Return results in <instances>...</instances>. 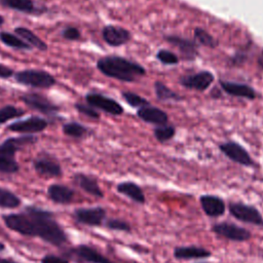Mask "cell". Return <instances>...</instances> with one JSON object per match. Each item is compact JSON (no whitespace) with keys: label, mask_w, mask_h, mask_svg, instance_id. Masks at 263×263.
Masks as SVG:
<instances>
[{"label":"cell","mask_w":263,"mask_h":263,"mask_svg":"<svg viewBox=\"0 0 263 263\" xmlns=\"http://www.w3.org/2000/svg\"><path fill=\"white\" fill-rule=\"evenodd\" d=\"M2 219L9 229L22 235L39 237L55 247L67 241V235L54 215L35 205H28L21 213L4 215Z\"/></svg>","instance_id":"cell-1"},{"label":"cell","mask_w":263,"mask_h":263,"mask_svg":"<svg viewBox=\"0 0 263 263\" xmlns=\"http://www.w3.org/2000/svg\"><path fill=\"white\" fill-rule=\"evenodd\" d=\"M97 68L105 76L124 82H134L146 74L142 65L117 55L101 58L97 62Z\"/></svg>","instance_id":"cell-2"},{"label":"cell","mask_w":263,"mask_h":263,"mask_svg":"<svg viewBox=\"0 0 263 263\" xmlns=\"http://www.w3.org/2000/svg\"><path fill=\"white\" fill-rule=\"evenodd\" d=\"M14 79L20 84L36 88H49L57 82L50 73L37 69L18 71L14 74Z\"/></svg>","instance_id":"cell-3"},{"label":"cell","mask_w":263,"mask_h":263,"mask_svg":"<svg viewBox=\"0 0 263 263\" xmlns=\"http://www.w3.org/2000/svg\"><path fill=\"white\" fill-rule=\"evenodd\" d=\"M228 212L237 221L263 227V216L253 204L242 201H230L228 203Z\"/></svg>","instance_id":"cell-4"},{"label":"cell","mask_w":263,"mask_h":263,"mask_svg":"<svg viewBox=\"0 0 263 263\" xmlns=\"http://www.w3.org/2000/svg\"><path fill=\"white\" fill-rule=\"evenodd\" d=\"M211 231L220 238L227 239L229 241L242 242L251 238L252 233L245 227L238 226L237 224L231 223L229 221H222L215 223L211 227Z\"/></svg>","instance_id":"cell-5"},{"label":"cell","mask_w":263,"mask_h":263,"mask_svg":"<svg viewBox=\"0 0 263 263\" xmlns=\"http://www.w3.org/2000/svg\"><path fill=\"white\" fill-rule=\"evenodd\" d=\"M219 149L227 158L235 163L247 167L256 166V162L253 160L249 152L240 144L234 141H228L220 144Z\"/></svg>","instance_id":"cell-6"},{"label":"cell","mask_w":263,"mask_h":263,"mask_svg":"<svg viewBox=\"0 0 263 263\" xmlns=\"http://www.w3.org/2000/svg\"><path fill=\"white\" fill-rule=\"evenodd\" d=\"M106 210L102 206L79 208L73 213V217L77 223L91 227L103 225L106 220Z\"/></svg>","instance_id":"cell-7"},{"label":"cell","mask_w":263,"mask_h":263,"mask_svg":"<svg viewBox=\"0 0 263 263\" xmlns=\"http://www.w3.org/2000/svg\"><path fill=\"white\" fill-rule=\"evenodd\" d=\"M68 256L79 263H114L98 250L87 245H79L72 248L69 251Z\"/></svg>","instance_id":"cell-8"},{"label":"cell","mask_w":263,"mask_h":263,"mask_svg":"<svg viewBox=\"0 0 263 263\" xmlns=\"http://www.w3.org/2000/svg\"><path fill=\"white\" fill-rule=\"evenodd\" d=\"M86 103L95 109L102 110L111 115H120L123 113V107L115 100L97 92H89L85 96Z\"/></svg>","instance_id":"cell-9"},{"label":"cell","mask_w":263,"mask_h":263,"mask_svg":"<svg viewBox=\"0 0 263 263\" xmlns=\"http://www.w3.org/2000/svg\"><path fill=\"white\" fill-rule=\"evenodd\" d=\"M48 125V121L40 116H30L27 119L16 120L10 123L7 128L13 133L25 135H33L44 130Z\"/></svg>","instance_id":"cell-10"},{"label":"cell","mask_w":263,"mask_h":263,"mask_svg":"<svg viewBox=\"0 0 263 263\" xmlns=\"http://www.w3.org/2000/svg\"><path fill=\"white\" fill-rule=\"evenodd\" d=\"M21 99L29 108L45 115H53L59 112V107L40 93L28 92L23 95Z\"/></svg>","instance_id":"cell-11"},{"label":"cell","mask_w":263,"mask_h":263,"mask_svg":"<svg viewBox=\"0 0 263 263\" xmlns=\"http://www.w3.org/2000/svg\"><path fill=\"white\" fill-rule=\"evenodd\" d=\"M214 75L210 71H200L194 74L182 76L180 78V84L189 89H195L199 91L206 90L214 82Z\"/></svg>","instance_id":"cell-12"},{"label":"cell","mask_w":263,"mask_h":263,"mask_svg":"<svg viewBox=\"0 0 263 263\" xmlns=\"http://www.w3.org/2000/svg\"><path fill=\"white\" fill-rule=\"evenodd\" d=\"M199 203L202 212L210 218L222 217L226 212V203L224 199L216 194L200 195Z\"/></svg>","instance_id":"cell-13"},{"label":"cell","mask_w":263,"mask_h":263,"mask_svg":"<svg viewBox=\"0 0 263 263\" xmlns=\"http://www.w3.org/2000/svg\"><path fill=\"white\" fill-rule=\"evenodd\" d=\"M33 167L36 173L46 178H57L62 175L60 163L49 155H39L33 160Z\"/></svg>","instance_id":"cell-14"},{"label":"cell","mask_w":263,"mask_h":263,"mask_svg":"<svg viewBox=\"0 0 263 263\" xmlns=\"http://www.w3.org/2000/svg\"><path fill=\"white\" fill-rule=\"evenodd\" d=\"M102 36L104 41L110 46H121L129 41L130 32L122 27L108 25L102 30Z\"/></svg>","instance_id":"cell-15"},{"label":"cell","mask_w":263,"mask_h":263,"mask_svg":"<svg viewBox=\"0 0 263 263\" xmlns=\"http://www.w3.org/2000/svg\"><path fill=\"white\" fill-rule=\"evenodd\" d=\"M164 40L176 46L182 53L183 58L187 61H193L198 55V44L193 40L175 35L164 36Z\"/></svg>","instance_id":"cell-16"},{"label":"cell","mask_w":263,"mask_h":263,"mask_svg":"<svg viewBox=\"0 0 263 263\" xmlns=\"http://www.w3.org/2000/svg\"><path fill=\"white\" fill-rule=\"evenodd\" d=\"M173 256L177 260H198L212 256V252L199 246H179L173 251Z\"/></svg>","instance_id":"cell-17"},{"label":"cell","mask_w":263,"mask_h":263,"mask_svg":"<svg viewBox=\"0 0 263 263\" xmlns=\"http://www.w3.org/2000/svg\"><path fill=\"white\" fill-rule=\"evenodd\" d=\"M73 182L87 194L98 198L104 197V193L96 178L82 173H77L73 176Z\"/></svg>","instance_id":"cell-18"},{"label":"cell","mask_w":263,"mask_h":263,"mask_svg":"<svg viewBox=\"0 0 263 263\" xmlns=\"http://www.w3.org/2000/svg\"><path fill=\"white\" fill-rule=\"evenodd\" d=\"M220 85L224 91L233 97L243 98L248 100H254L257 97L255 89L246 83L221 80Z\"/></svg>","instance_id":"cell-19"},{"label":"cell","mask_w":263,"mask_h":263,"mask_svg":"<svg viewBox=\"0 0 263 263\" xmlns=\"http://www.w3.org/2000/svg\"><path fill=\"white\" fill-rule=\"evenodd\" d=\"M116 190L118 193L124 195L132 201L139 203V204H145L146 203V196L143 191V189L135 182L132 181H123L117 184Z\"/></svg>","instance_id":"cell-20"},{"label":"cell","mask_w":263,"mask_h":263,"mask_svg":"<svg viewBox=\"0 0 263 263\" xmlns=\"http://www.w3.org/2000/svg\"><path fill=\"white\" fill-rule=\"evenodd\" d=\"M137 115L143 121L151 124H156V125L166 124L168 120V116L163 110L157 107H153L151 105L139 108V110L137 111Z\"/></svg>","instance_id":"cell-21"},{"label":"cell","mask_w":263,"mask_h":263,"mask_svg":"<svg viewBox=\"0 0 263 263\" xmlns=\"http://www.w3.org/2000/svg\"><path fill=\"white\" fill-rule=\"evenodd\" d=\"M47 196L54 203L68 204L73 200L74 191L62 184H52L47 188Z\"/></svg>","instance_id":"cell-22"},{"label":"cell","mask_w":263,"mask_h":263,"mask_svg":"<svg viewBox=\"0 0 263 263\" xmlns=\"http://www.w3.org/2000/svg\"><path fill=\"white\" fill-rule=\"evenodd\" d=\"M14 32L21 39H23L26 43H28L31 47H35L38 50L45 51L47 50V44L41 40L35 33H33L30 29L26 27H16Z\"/></svg>","instance_id":"cell-23"},{"label":"cell","mask_w":263,"mask_h":263,"mask_svg":"<svg viewBox=\"0 0 263 263\" xmlns=\"http://www.w3.org/2000/svg\"><path fill=\"white\" fill-rule=\"evenodd\" d=\"M0 4L12 10L23 13L34 14L40 10L35 6L33 0H0Z\"/></svg>","instance_id":"cell-24"},{"label":"cell","mask_w":263,"mask_h":263,"mask_svg":"<svg viewBox=\"0 0 263 263\" xmlns=\"http://www.w3.org/2000/svg\"><path fill=\"white\" fill-rule=\"evenodd\" d=\"M0 41L5 45L14 49H22V50L32 49V47L28 43H26L23 39L8 32H0Z\"/></svg>","instance_id":"cell-25"},{"label":"cell","mask_w":263,"mask_h":263,"mask_svg":"<svg viewBox=\"0 0 263 263\" xmlns=\"http://www.w3.org/2000/svg\"><path fill=\"white\" fill-rule=\"evenodd\" d=\"M154 90L155 95L158 100L163 101V102H168V101H175L178 102L182 100V97H180L179 93L175 92L171 88H168L164 83L160 81H156L154 83Z\"/></svg>","instance_id":"cell-26"},{"label":"cell","mask_w":263,"mask_h":263,"mask_svg":"<svg viewBox=\"0 0 263 263\" xmlns=\"http://www.w3.org/2000/svg\"><path fill=\"white\" fill-rule=\"evenodd\" d=\"M22 200L10 190L0 187V208L2 209H15L20 206Z\"/></svg>","instance_id":"cell-27"},{"label":"cell","mask_w":263,"mask_h":263,"mask_svg":"<svg viewBox=\"0 0 263 263\" xmlns=\"http://www.w3.org/2000/svg\"><path fill=\"white\" fill-rule=\"evenodd\" d=\"M194 40L198 45L215 48L218 46V41L204 29L196 27L194 29Z\"/></svg>","instance_id":"cell-28"},{"label":"cell","mask_w":263,"mask_h":263,"mask_svg":"<svg viewBox=\"0 0 263 263\" xmlns=\"http://www.w3.org/2000/svg\"><path fill=\"white\" fill-rule=\"evenodd\" d=\"M63 133L66 136H69L75 139H81L88 134V129L83 124L72 121L63 125Z\"/></svg>","instance_id":"cell-29"},{"label":"cell","mask_w":263,"mask_h":263,"mask_svg":"<svg viewBox=\"0 0 263 263\" xmlns=\"http://www.w3.org/2000/svg\"><path fill=\"white\" fill-rule=\"evenodd\" d=\"M154 137L155 139L160 142V143H165L168 140H171L172 138H174L175 134H176V129L173 125H168V124H161V125H157L154 128Z\"/></svg>","instance_id":"cell-30"},{"label":"cell","mask_w":263,"mask_h":263,"mask_svg":"<svg viewBox=\"0 0 263 263\" xmlns=\"http://www.w3.org/2000/svg\"><path fill=\"white\" fill-rule=\"evenodd\" d=\"M25 113H26V111H24L21 108L14 107L12 105H6V106L0 108V124L5 123L12 118L21 117Z\"/></svg>","instance_id":"cell-31"},{"label":"cell","mask_w":263,"mask_h":263,"mask_svg":"<svg viewBox=\"0 0 263 263\" xmlns=\"http://www.w3.org/2000/svg\"><path fill=\"white\" fill-rule=\"evenodd\" d=\"M105 226L106 228L113 231H120L125 233L132 232L130 224L126 220H123L120 218H111V219L105 220Z\"/></svg>","instance_id":"cell-32"},{"label":"cell","mask_w":263,"mask_h":263,"mask_svg":"<svg viewBox=\"0 0 263 263\" xmlns=\"http://www.w3.org/2000/svg\"><path fill=\"white\" fill-rule=\"evenodd\" d=\"M122 98L129 106H132L134 108H142V107L150 105L148 100H146L145 98L139 96L138 93L132 92V91H123Z\"/></svg>","instance_id":"cell-33"},{"label":"cell","mask_w":263,"mask_h":263,"mask_svg":"<svg viewBox=\"0 0 263 263\" xmlns=\"http://www.w3.org/2000/svg\"><path fill=\"white\" fill-rule=\"evenodd\" d=\"M20 170V165L15 159L0 156V174H15Z\"/></svg>","instance_id":"cell-34"},{"label":"cell","mask_w":263,"mask_h":263,"mask_svg":"<svg viewBox=\"0 0 263 263\" xmlns=\"http://www.w3.org/2000/svg\"><path fill=\"white\" fill-rule=\"evenodd\" d=\"M156 59L163 65L172 66L177 65L179 63V58L174 52L167 50V49H159L156 52Z\"/></svg>","instance_id":"cell-35"},{"label":"cell","mask_w":263,"mask_h":263,"mask_svg":"<svg viewBox=\"0 0 263 263\" xmlns=\"http://www.w3.org/2000/svg\"><path fill=\"white\" fill-rule=\"evenodd\" d=\"M75 108L77 109L78 112H80L81 114L89 117V118H92V119H98L100 117V114L99 112L91 106H89L88 104L85 105V104H82V103H78L75 105Z\"/></svg>","instance_id":"cell-36"},{"label":"cell","mask_w":263,"mask_h":263,"mask_svg":"<svg viewBox=\"0 0 263 263\" xmlns=\"http://www.w3.org/2000/svg\"><path fill=\"white\" fill-rule=\"evenodd\" d=\"M62 36L67 40H78L80 38V31L75 27H67L62 31Z\"/></svg>","instance_id":"cell-37"},{"label":"cell","mask_w":263,"mask_h":263,"mask_svg":"<svg viewBox=\"0 0 263 263\" xmlns=\"http://www.w3.org/2000/svg\"><path fill=\"white\" fill-rule=\"evenodd\" d=\"M41 263H69L67 258L57 256L53 254H47L41 259Z\"/></svg>","instance_id":"cell-38"},{"label":"cell","mask_w":263,"mask_h":263,"mask_svg":"<svg viewBox=\"0 0 263 263\" xmlns=\"http://www.w3.org/2000/svg\"><path fill=\"white\" fill-rule=\"evenodd\" d=\"M247 59V51L245 49H240L238 51H236L231 60V62L234 64V65H240L242 64Z\"/></svg>","instance_id":"cell-39"},{"label":"cell","mask_w":263,"mask_h":263,"mask_svg":"<svg viewBox=\"0 0 263 263\" xmlns=\"http://www.w3.org/2000/svg\"><path fill=\"white\" fill-rule=\"evenodd\" d=\"M12 74H13V71L11 68L0 64V78L6 79V78H9L10 76H12Z\"/></svg>","instance_id":"cell-40"},{"label":"cell","mask_w":263,"mask_h":263,"mask_svg":"<svg viewBox=\"0 0 263 263\" xmlns=\"http://www.w3.org/2000/svg\"><path fill=\"white\" fill-rule=\"evenodd\" d=\"M258 64H259V66L263 69V51L260 53V55H259V58H258Z\"/></svg>","instance_id":"cell-41"},{"label":"cell","mask_w":263,"mask_h":263,"mask_svg":"<svg viewBox=\"0 0 263 263\" xmlns=\"http://www.w3.org/2000/svg\"><path fill=\"white\" fill-rule=\"evenodd\" d=\"M0 263H17L11 259H5V258H0Z\"/></svg>","instance_id":"cell-42"},{"label":"cell","mask_w":263,"mask_h":263,"mask_svg":"<svg viewBox=\"0 0 263 263\" xmlns=\"http://www.w3.org/2000/svg\"><path fill=\"white\" fill-rule=\"evenodd\" d=\"M5 250V245L0 241V252H3Z\"/></svg>","instance_id":"cell-43"},{"label":"cell","mask_w":263,"mask_h":263,"mask_svg":"<svg viewBox=\"0 0 263 263\" xmlns=\"http://www.w3.org/2000/svg\"><path fill=\"white\" fill-rule=\"evenodd\" d=\"M3 23H4V17L0 14V26H1V25H3Z\"/></svg>","instance_id":"cell-44"},{"label":"cell","mask_w":263,"mask_h":263,"mask_svg":"<svg viewBox=\"0 0 263 263\" xmlns=\"http://www.w3.org/2000/svg\"><path fill=\"white\" fill-rule=\"evenodd\" d=\"M197 263H209V262H197Z\"/></svg>","instance_id":"cell-45"}]
</instances>
